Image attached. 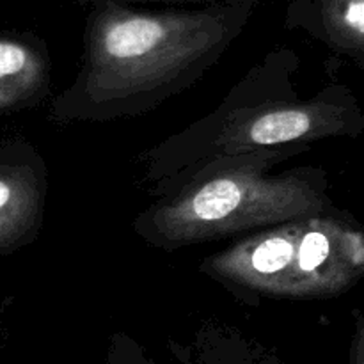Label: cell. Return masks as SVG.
<instances>
[{"label":"cell","instance_id":"cell-1","mask_svg":"<svg viewBox=\"0 0 364 364\" xmlns=\"http://www.w3.org/2000/svg\"><path fill=\"white\" fill-rule=\"evenodd\" d=\"M255 7L139 11L107 2L89 9L77 77L53 96L57 127L144 116L192 87L226 53Z\"/></svg>","mask_w":364,"mask_h":364},{"label":"cell","instance_id":"cell-2","mask_svg":"<svg viewBox=\"0 0 364 364\" xmlns=\"http://www.w3.org/2000/svg\"><path fill=\"white\" fill-rule=\"evenodd\" d=\"M299 151L288 146L205 164L160 188L134 219V233L173 252L315 215L322 194L309 171H277Z\"/></svg>","mask_w":364,"mask_h":364},{"label":"cell","instance_id":"cell-3","mask_svg":"<svg viewBox=\"0 0 364 364\" xmlns=\"http://www.w3.org/2000/svg\"><path fill=\"white\" fill-rule=\"evenodd\" d=\"M294 71L287 50L265 57L215 110L139 156V185L155 196L213 160L301 146L334 130V107L294 98Z\"/></svg>","mask_w":364,"mask_h":364},{"label":"cell","instance_id":"cell-4","mask_svg":"<svg viewBox=\"0 0 364 364\" xmlns=\"http://www.w3.org/2000/svg\"><path fill=\"white\" fill-rule=\"evenodd\" d=\"M347 240L315 217L288 220L245 235L203 259L199 272L237 299H306L334 284L338 245Z\"/></svg>","mask_w":364,"mask_h":364},{"label":"cell","instance_id":"cell-5","mask_svg":"<svg viewBox=\"0 0 364 364\" xmlns=\"http://www.w3.org/2000/svg\"><path fill=\"white\" fill-rule=\"evenodd\" d=\"M52 60L36 36L0 38V107H32L50 98Z\"/></svg>","mask_w":364,"mask_h":364},{"label":"cell","instance_id":"cell-6","mask_svg":"<svg viewBox=\"0 0 364 364\" xmlns=\"http://www.w3.org/2000/svg\"><path fill=\"white\" fill-rule=\"evenodd\" d=\"M287 27L308 28L340 45H364V0H295Z\"/></svg>","mask_w":364,"mask_h":364},{"label":"cell","instance_id":"cell-7","mask_svg":"<svg viewBox=\"0 0 364 364\" xmlns=\"http://www.w3.org/2000/svg\"><path fill=\"white\" fill-rule=\"evenodd\" d=\"M73 2L80 4V6H100V4H107V2H121V4H128V2H134V0H73ZM196 2H208L210 6L213 4H235V6H252L256 7L258 4L265 2V0H196Z\"/></svg>","mask_w":364,"mask_h":364}]
</instances>
